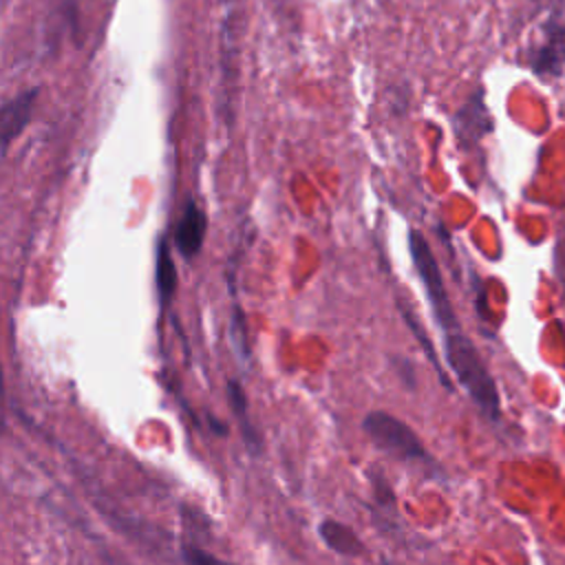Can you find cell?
I'll return each mask as SVG.
<instances>
[{"label": "cell", "instance_id": "5b68a950", "mask_svg": "<svg viewBox=\"0 0 565 565\" xmlns=\"http://www.w3.org/2000/svg\"><path fill=\"white\" fill-rule=\"evenodd\" d=\"M38 95H40L38 88H26V90L13 95L11 99H7L2 104V108H0L2 152H7L9 146L13 143V139L20 137L24 132V128L29 126V121L33 117V108H35Z\"/></svg>", "mask_w": 565, "mask_h": 565}, {"label": "cell", "instance_id": "9c48e42d", "mask_svg": "<svg viewBox=\"0 0 565 565\" xmlns=\"http://www.w3.org/2000/svg\"><path fill=\"white\" fill-rule=\"evenodd\" d=\"M227 397H230V406H232L236 419L241 422V428H243V435H245V441H247L249 452H252V455H258L260 439H258L256 430H254L252 424H249V417H247V397H245L243 386H241L236 380H227Z\"/></svg>", "mask_w": 565, "mask_h": 565}, {"label": "cell", "instance_id": "ba28073f", "mask_svg": "<svg viewBox=\"0 0 565 565\" xmlns=\"http://www.w3.org/2000/svg\"><path fill=\"white\" fill-rule=\"evenodd\" d=\"M318 532H320L322 541H324L331 550H335V552H340V554L355 556V554H360V552L364 550L362 543H360V539L355 536V532L349 530L347 525L338 523V521H331V519L322 521V523L318 525Z\"/></svg>", "mask_w": 565, "mask_h": 565}, {"label": "cell", "instance_id": "52a82bcc", "mask_svg": "<svg viewBox=\"0 0 565 565\" xmlns=\"http://www.w3.org/2000/svg\"><path fill=\"white\" fill-rule=\"evenodd\" d=\"M455 132L461 141H479L492 130V115L483 102V93L475 90L455 113Z\"/></svg>", "mask_w": 565, "mask_h": 565}, {"label": "cell", "instance_id": "7c38bea8", "mask_svg": "<svg viewBox=\"0 0 565 565\" xmlns=\"http://www.w3.org/2000/svg\"><path fill=\"white\" fill-rule=\"evenodd\" d=\"M183 558H185L188 565H232V563L218 561L216 556L203 552V550L196 547V545H185V547H183Z\"/></svg>", "mask_w": 565, "mask_h": 565}, {"label": "cell", "instance_id": "5bb4252c", "mask_svg": "<svg viewBox=\"0 0 565 565\" xmlns=\"http://www.w3.org/2000/svg\"><path fill=\"white\" fill-rule=\"evenodd\" d=\"M534 4H539V9L547 11V13H563L565 11V0H532Z\"/></svg>", "mask_w": 565, "mask_h": 565}, {"label": "cell", "instance_id": "6da1fadb", "mask_svg": "<svg viewBox=\"0 0 565 565\" xmlns=\"http://www.w3.org/2000/svg\"><path fill=\"white\" fill-rule=\"evenodd\" d=\"M444 353L446 362L457 375L459 384L468 391V395L475 399V404L492 419L499 417L501 413V399H499V388L494 384V377L490 375L481 353L472 344L468 335L457 331H446L444 333Z\"/></svg>", "mask_w": 565, "mask_h": 565}, {"label": "cell", "instance_id": "4fadbf2b", "mask_svg": "<svg viewBox=\"0 0 565 565\" xmlns=\"http://www.w3.org/2000/svg\"><path fill=\"white\" fill-rule=\"evenodd\" d=\"M395 369L399 371V377L408 384V386H415V371H413V364L411 360H402V358H395Z\"/></svg>", "mask_w": 565, "mask_h": 565}, {"label": "cell", "instance_id": "8992f818", "mask_svg": "<svg viewBox=\"0 0 565 565\" xmlns=\"http://www.w3.org/2000/svg\"><path fill=\"white\" fill-rule=\"evenodd\" d=\"M205 230H207L205 212L201 210V205L194 199H188V203L177 221V227H174V245L185 260L194 258L201 252Z\"/></svg>", "mask_w": 565, "mask_h": 565}, {"label": "cell", "instance_id": "277c9868", "mask_svg": "<svg viewBox=\"0 0 565 565\" xmlns=\"http://www.w3.org/2000/svg\"><path fill=\"white\" fill-rule=\"evenodd\" d=\"M525 62L534 75L558 77L565 68V15L547 13L525 51Z\"/></svg>", "mask_w": 565, "mask_h": 565}, {"label": "cell", "instance_id": "30bf717a", "mask_svg": "<svg viewBox=\"0 0 565 565\" xmlns=\"http://www.w3.org/2000/svg\"><path fill=\"white\" fill-rule=\"evenodd\" d=\"M157 289H159L163 305L170 302V298L174 296V289H177V267L170 256L166 238H161L159 247H157Z\"/></svg>", "mask_w": 565, "mask_h": 565}, {"label": "cell", "instance_id": "3957f363", "mask_svg": "<svg viewBox=\"0 0 565 565\" xmlns=\"http://www.w3.org/2000/svg\"><path fill=\"white\" fill-rule=\"evenodd\" d=\"M362 428L377 448H382L384 452H388L397 459H404V461H415V459L426 461L428 459L426 446L415 435V430L391 413H384V411L369 413L362 422Z\"/></svg>", "mask_w": 565, "mask_h": 565}, {"label": "cell", "instance_id": "7a4b0ae2", "mask_svg": "<svg viewBox=\"0 0 565 565\" xmlns=\"http://www.w3.org/2000/svg\"><path fill=\"white\" fill-rule=\"evenodd\" d=\"M408 252H411L413 265H415V269L419 274V280L424 285L426 298H428V302L433 307V313H435L439 327L444 329V333L446 331H457L459 329V320H457V316L452 311V305H450V298H448V291H446L439 265L435 260V254H433L428 241L417 230L408 232Z\"/></svg>", "mask_w": 565, "mask_h": 565}, {"label": "cell", "instance_id": "8fae6325", "mask_svg": "<svg viewBox=\"0 0 565 565\" xmlns=\"http://www.w3.org/2000/svg\"><path fill=\"white\" fill-rule=\"evenodd\" d=\"M230 338H232L234 349L238 351V355L245 360L249 355V349H247V320H245V316H243L238 305L234 307V313H232V320H230Z\"/></svg>", "mask_w": 565, "mask_h": 565}]
</instances>
